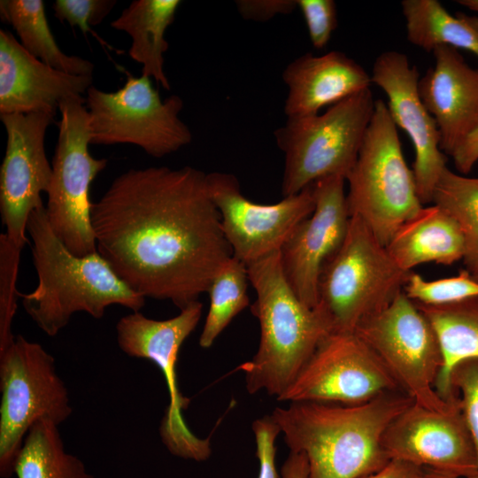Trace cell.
Masks as SVG:
<instances>
[{
	"label": "cell",
	"instance_id": "cell-4",
	"mask_svg": "<svg viewBox=\"0 0 478 478\" xmlns=\"http://www.w3.org/2000/svg\"><path fill=\"white\" fill-rule=\"evenodd\" d=\"M257 298L251 312L260 328L258 348L238 369L250 394L278 398L294 382L319 343L331 333L316 308L304 304L289 283L280 251L246 265Z\"/></svg>",
	"mask_w": 478,
	"mask_h": 478
},
{
	"label": "cell",
	"instance_id": "cell-6",
	"mask_svg": "<svg viewBox=\"0 0 478 478\" xmlns=\"http://www.w3.org/2000/svg\"><path fill=\"white\" fill-rule=\"evenodd\" d=\"M350 216L359 217L385 246L422 207L412 169L386 103L375 100L356 162L345 178Z\"/></svg>",
	"mask_w": 478,
	"mask_h": 478
},
{
	"label": "cell",
	"instance_id": "cell-40",
	"mask_svg": "<svg viewBox=\"0 0 478 478\" xmlns=\"http://www.w3.org/2000/svg\"><path fill=\"white\" fill-rule=\"evenodd\" d=\"M457 3L465 8L478 12V0H459Z\"/></svg>",
	"mask_w": 478,
	"mask_h": 478
},
{
	"label": "cell",
	"instance_id": "cell-10",
	"mask_svg": "<svg viewBox=\"0 0 478 478\" xmlns=\"http://www.w3.org/2000/svg\"><path fill=\"white\" fill-rule=\"evenodd\" d=\"M127 76L125 85L115 92L93 86L88 89L90 144H134L154 158L189 144L191 131L179 118L182 99L172 95L162 100L150 77Z\"/></svg>",
	"mask_w": 478,
	"mask_h": 478
},
{
	"label": "cell",
	"instance_id": "cell-11",
	"mask_svg": "<svg viewBox=\"0 0 478 478\" xmlns=\"http://www.w3.org/2000/svg\"><path fill=\"white\" fill-rule=\"evenodd\" d=\"M84 103L85 98L69 99L58 106V136L45 205L51 230L78 257L97 251L91 225L89 189L108 162L89 153V119Z\"/></svg>",
	"mask_w": 478,
	"mask_h": 478
},
{
	"label": "cell",
	"instance_id": "cell-14",
	"mask_svg": "<svg viewBox=\"0 0 478 478\" xmlns=\"http://www.w3.org/2000/svg\"><path fill=\"white\" fill-rule=\"evenodd\" d=\"M206 181L233 257L245 265L280 251L315 206L312 184L277 203L263 204L244 197L232 173H206Z\"/></svg>",
	"mask_w": 478,
	"mask_h": 478
},
{
	"label": "cell",
	"instance_id": "cell-17",
	"mask_svg": "<svg viewBox=\"0 0 478 478\" xmlns=\"http://www.w3.org/2000/svg\"><path fill=\"white\" fill-rule=\"evenodd\" d=\"M382 446L390 460L457 476L478 473L475 448L459 397L444 412L412 403L388 426Z\"/></svg>",
	"mask_w": 478,
	"mask_h": 478
},
{
	"label": "cell",
	"instance_id": "cell-32",
	"mask_svg": "<svg viewBox=\"0 0 478 478\" xmlns=\"http://www.w3.org/2000/svg\"><path fill=\"white\" fill-rule=\"evenodd\" d=\"M448 387L459 399L460 407L473 440L478 462V359L457 363L448 376Z\"/></svg>",
	"mask_w": 478,
	"mask_h": 478
},
{
	"label": "cell",
	"instance_id": "cell-28",
	"mask_svg": "<svg viewBox=\"0 0 478 478\" xmlns=\"http://www.w3.org/2000/svg\"><path fill=\"white\" fill-rule=\"evenodd\" d=\"M432 203L458 224L465 240L466 269L478 271V177H467L446 167L433 192Z\"/></svg>",
	"mask_w": 478,
	"mask_h": 478
},
{
	"label": "cell",
	"instance_id": "cell-7",
	"mask_svg": "<svg viewBox=\"0 0 478 478\" xmlns=\"http://www.w3.org/2000/svg\"><path fill=\"white\" fill-rule=\"evenodd\" d=\"M374 104L367 89L322 114L287 118L274 133L284 153L283 197L328 176L346 178L356 162Z\"/></svg>",
	"mask_w": 478,
	"mask_h": 478
},
{
	"label": "cell",
	"instance_id": "cell-15",
	"mask_svg": "<svg viewBox=\"0 0 478 478\" xmlns=\"http://www.w3.org/2000/svg\"><path fill=\"white\" fill-rule=\"evenodd\" d=\"M55 114L33 112L0 115L7 134V143L0 168V212L5 235L20 249L31 212L44 205L42 193L47 192L52 166L44 141Z\"/></svg>",
	"mask_w": 478,
	"mask_h": 478
},
{
	"label": "cell",
	"instance_id": "cell-3",
	"mask_svg": "<svg viewBox=\"0 0 478 478\" xmlns=\"http://www.w3.org/2000/svg\"><path fill=\"white\" fill-rule=\"evenodd\" d=\"M27 232L38 282L19 297L27 315L49 336L57 335L78 312L101 319L112 305L132 312L143 307L145 297L129 289L97 251L78 257L66 249L51 230L44 205L31 212Z\"/></svg>",
	"mask_w": 478,
	"mask_h": 478
},
{
	"label": "cell",
	"instance_id": "cell-39",
	"mask_svg": "<svg viewBox=\"0 0 478 478\" xmlns=\"http://www.w3.org/2000/svg\"><path fill=\"white\" fill-rule=\"evenodd\" d=\"M419 478H478V473L467 476H457L443 474L430 468L423 467Z\"/></svg>",
	"mask_w": 478,
	"mask_h": 478
},
{
	"label": "cell",
	"instance_id": "cell-38",
	"mask_svg": "<svg viewBox=\"0 0 478 478\" xmlns=\"http://www.w3.org/2000/svg\"><path fill=\"white\" fill-rule=\"evenodd\" d=\"M281 474V478H308L309 468L305 455L302 452L289 451Z\"/></svg>",
	"mask_w": 478,
	"mask_h": 478
},
{
	"label": "cell",
	"instance_id": "cell-1",
	"mask_svg": "<svg viewBox=\"0 0 478 478\" xmlns=\"http://www.w3.org/2000/svg\"><path fill=\"white\" fill-rule=\"evenodd\" d=\"M96 251L133 291L180 310L233 257L206 173L150 166L119 175L92 203Z\"/></svg>",
	"mask_w": 478,
	"mask_h": 478
},
{
	"label": "cell",
	"instance_id": "cell-23",
	"mask_svg": "<svg viewBox=\"0 0 478 478\" xmlns=\"http://www.w3.org/2000/svg\"><path fill=\"white\" fill-rule=\"evenodd\" d=\"M181 4L180 0H135L110 24L131 37L128 55L143 66L142 74L166 90L171 86L164 71V53L169 48L165 33Z\"/></svg>",
	"mask_w": 478,
	"mask_h": 478
},
{
	"label": "cell",
	"instance_id": "cell-35",
	"mask_svg": "<svg viewBox=\"0 0 478 478\" xmlns=\"http://www.w3.org/2000/svg\"><path fill=\"white\" fill-rule=\"evenodd\" d=\"M256 454L259 462L258 478H278L275 465V441L281 429L272 415L263 416L252 423Z\"/></svg>",
	"mask_w": 478,
	"mask_h": 478
},
{
	"label": "cell",
	"instance_id": "cell-20",
	"mask_svg": "<svg viewBox=\"0 0 478 478\" xmlns=\"http://www.w3.org/2000/svg\"><path fill=\"white\" fill-rule=\"evenodd\" d=\"M92 76L57 70L28 53L14 35L0 30V115L56 114L69 99L84 98Z\"/></svg>",
	"mask_w": 478,
	"mask_h": 478
},
{
	"label": "cell",
	"instance_id": "cell-9",
	"mask_svg": "<svg viewBox=\"0 0 478 478\" xmlns=\"http://www.w3.org/2000/svg\"><path fill=\"white\" fill-rule=\"evenodd\" d=\"M355 333L415 404L444 412L457 400L456 393L444 399L436 389L443 365L440 343L428 320L403 291L363 320Z\"/></svg>",
	"mask_w": 478,
	"mask_h": 478
},
{
	"label": "cell",
	"instance_id": "cell-24",
	"mask_svg": "<svg viewBox=\"0 0 478 478\" xmlns=\"http://www.w3.org/2000/svg\"><path fill=\"white\" fill-rule=\"evenodd\" d=\"M407 40L428 52L438 47L468 50L478 58V17L451 15L437 0H404Z\"/></svg>",
	"mask_w": 478,
	"mask_h": 478
},
{
	"label": "cell",
	"instance_id": "cell-21",
	"mask_svg": "<svg viewBox=\"0 0 478 478\" xmlns=\"http://www.w3.org/2000/svg\"><path fill=\"white\" fill-rule=\"evenodd\" d=\"M288 88L287 118L318 114L350 96L370 89L371 74L345 53L332 50L320 56L305 53L282 72Z\"/></svg>",
	"mask_w": 478,
	"mask_h": 478
},
{
	"label": "cell",
	"instance_id": "cell-13",
	"mask_svg": "<svg viewBox=\"0 0 478 478\" xmlns=\"http://www.w3.org/2000/svg\"><path fill=\"white\" fill-rule=\"evenodd\" d=\"M396 390L401 389L355 332L330 333L277 400L359 405Z\"/></svg>",
	"mask_w": 478,
	"mask_h": 478
},
{
	"label": "cell",
	"instance_id": "cell-37",
	"mask_svg": "<svg viewBox=\"0 0 478 478\" xmlns=\"http://www.w3.org/2000/svg\"><path fill=\"white\" fill-rule=\"evenodd\" d=\"M421 469L403 460L391 459L381 470L360 478H419Z\"/></svg>",
	"mask_w": 478,
	"mask_h": 478
},
{
	"label": "cell",
	"instance_id": "cell-12",
	"mask_svg": "<svg viewBox=\"0 0 478 478\" xmlns=\"http://www.w3.org/2000/svg\"><path fill=\"white\" fill-rule=\"evenodd\" d=\"M202 309L203 305L197 300L168 320H157L132 312L116 324L120 350L130 357L154 362L165 376L170 402L159 428L164 444L172 454L197 461L209 458L210 440L196 436L183 420L182 411L189 399L179 392L176 362L182 343L200 321Z\"/></svg>",
	"mask_w": 478,
	"mask_h": 478
},
{
	"label": "cell",
	"instance_id": "cell-5",
	"mask_svg": "<svg viewBox=\"0 0 478 478\" xmlns=\"http://www.w3.org/2000/svg\"><path fill=\"white\" fill-rule=\"evenodd\" d=\"M411 272L395 263L359 217L351 216L341 247L321 270L315 308L331 333L355 332L403 291Z\"/></svg>",
	"mask_w": 478,
	"mask_h": 478
},
{
	"label": "cell",
	"instance_id": "cell-29",
	"mask_svg": "<svg viewBox=\"0 0 478 478\" xmlns=\"http://www.w3.org/2000/svg\"><path fill=\"white\" fill-rule=\"evenodd\" d=\"M247 266L232 257L212 279L206 293L210 307L199 336V345L210 348L231 320L250 305Z\"/></svg>",
	"mask_w": 478,
	"mask_h": 478
},
{
	"label": "cell",
	"instance_id": "cell-34",
	"mask_svg": "<svg viewBox=\"0 0 478 478\" xmlns=\"http://www.w3.org/2000/svg\"><path fill=\"white\" fill-rule=\"evenodd\" d=\"M312 46L320 50L327 46L335 30L336 4L333 0H297Z\"/></svg>",
	"mask_w": 478,
	"mask_h": 478
},
{
	"label": "cell",
	"instance_id": "cell-27",
	"mask_svg": "<svg viewBox=\"0 0 478 478\" xmlns=\"http://www.w3.org/2000/svg\"><path fill=\"white\" fill-rule=\"evenodd\" d=\"M15 474L18 478H93L78 457L66 451L58 426L47 419L28 430Z\"/></svg>",
	"mask_w": 478,
	"mask_h": 478
},
{
	"label": "cell",
	"instance_id": "cell-16",
	"mask_svg": "<svg viewBox=\"0 0 478 478\" xmlns=\"http://www.w3.org/2000/svg\"><path fill=\"white\" fill-rule=\"evenodd\" d=\"M433 54L434 66L419 81L420 95L436 120L441 150L466 174L475 165L478 141V70L454 48L438 47Z\"/></svg>",
	"mask_w": 478,
	"mask_h": 478
},
{
	"label": "cell",
	"instance_id": "cell-26",
	"mask_svg": "<svg viewBox=\"0 0 478 478\" xmlns=\"http://www.w3.org/2000/svg\"><path fill=\"white\" fill-rule=\"evenodd\" d=\"M0 13L12 26L20 44L44 64L73 75L92 76L94 64L63 52L50 28L42 0H1Z\"/></svg>",
	"mask_w": 478,
	"mask_h": 478
},
{
	"label": "cell",
	"instance_id": "cell-8",
	"mask_svg": "<svg viewBox=\"0 0 478 478\" xmlns=\"http://www.w3.org/2000/svg\"><path fill=\"white\" fill-rule=\"evenodd\" d=\"M0 476L10 478L24 439L41 419L59 426L73 412L54 358L20 335L0 351Z\"/></svg>",
	"mask_w": 478,
	"mask_h": 478
},
{
	"label": "cell",
	"instance_id": "cell-25",
	"mask_svg": "<svg viewBox=\"0 0 478 478\" xmlns=\"http://www.w3.org/2000/svg\"><path fill=\"white\" fill-rule=\"evenodd\" d=\"M415 304L438 337L443 365L436 389L448 399L454 394L448 387L451 368L462 360L478 359V296L443 305Z\"/></svg>",
	"mask_w": 478,
	"mask_h": 478
},
{
	"label": "cell",
	"instance_id": "cell-2",
	"mask_svg": "<svg viewBox=\"0 0 478 478\" xmlns=\"http://www.w3.org/2000/svg\"><path fill=\"white\" fill-rule=\"evenodd\" d=\"M412 403L396 390L359 405L291 402L271 415L289 451L305 455L308 478H360L390 461L383 434Z\"/></svg>",
	"mask_w": 478,
	"mask_h": 478
},
{
	"label": "cell",
	"instance_id": "cell-36",
	"mask_svg": "<svg viewBox=\"0 0 478 478\" xmlns=\"http://www.w3.org/2000/svg\"><path fill=\"white\" fill-rule=\"evenodd\" d=\"M235 6L244 19L254 21H266L297 8V0H238Z\"/></svg>",
	"mask_w": 478,
	"mask_h": 478
},
{
	"label": "cell",
	"instance_id": "cell-31",
	"mask_svg": "<svg viewBox=\"0 0 478 478\" xmlns=\"http://www.w3.org/2000/svg\"><path fill=\"white\" fill-rule=\"evenodd\" d=\"M21 250L5 233L0 235V351L15 337L12 325L19 297L17 280Z\"/></svg>",
	"mask_w": 478,
	"mask_h": 478
},
{
	"label": "cell",
	"instance_id": "cell-30",
	"mask_svg": "<svg viewBox=\"0 0 478 478\" xmlns=\"http://www.w3.org/2000/svg\"><path fill=\"white\" fill-rule=\"evenodd\" d=\"M403 292L414 303L443 305L478 296V281L466 269L455 276L432 281L412 271Z\"/></svg>",
	"mask_w": 478,
	"mask_h": 478
},
{
	"label": "cell",
	"instance_id": "cell-41",
	"mask_svg": "<svg viewBox=\"0 0 478 478\" xmlns=\"http://www.w3.org/2000/svg\"><path fill=\"white\" fill-rule=\"evenodd\" d=\"M472 274H473L474 278L478 281V271Z\"/></svg>",
	"mask_w": 478,
	"mask_h": 478
},
{
	"label": "cell",
	"instance_id": "cell-33",
	"mask_svg": "<svg viewBox=\"0 0 478 478\" xmlns=\"http://www.w3.org/2000/svg\"><path fill=\"white\" fill-rule=\"evenodd\" d=\"M116 4V0H56L52 8L59 21L96 36L91 27L102 23Z\"/></svg>",
	"mask_w": 478,
	"mask_h": 478
},
{
	"label": "cell",
	"instance_id": "cell-18",
	"mask_svg": "<svg viewBox=\"0 0 478 478\" xmlns=\"http://www.w3.org/2000/svg\"><path fill=\"white\" fill-rule=\"evenodd\" d=\"M345 178L331 175L312 183L315 206L292 231L280 250L284 274L300 300L311 308L318 302V284L325 263L347 234L350 214Z\"/></svg>",
	"mask_w": 478,
	"mask_h": 478
},
{
	"label": "cell",
	"instance_id": "cell-19",
	"mask_svg": "<svg viewBox=\"0 0 478 478\" xmlns=\"http://www.w3.org/2000/svg\"><path fill=\"white\" fill-rule=\"evenodd\" d=\"M372 82L385 93L391 119L414 149L413 175L422 204L431 203L434 189L446 166L435 119L419 91L420 74L407 56L396 50L381 53L373 65Z\"/></svg>",
	"mask_w": 478,
	"mask_h": 478
},
{
	"label": "cell",
	"instance_id": "cell-22",
	"mask_svg": "<svg viewBox=\"0 0 478 478\" xmlns=\"http://www.w3.org/2000/svg\"><path fill=\"white\" fill-rule=\"evenodd\" d=\"M386 248L401 269L411 272L424 263L450 266L463 259L465 240L457 222L433 204L404 222Z\"/></svg>",
	"mask_w": 478,
	"mask_h": 478
}]
</instances>
